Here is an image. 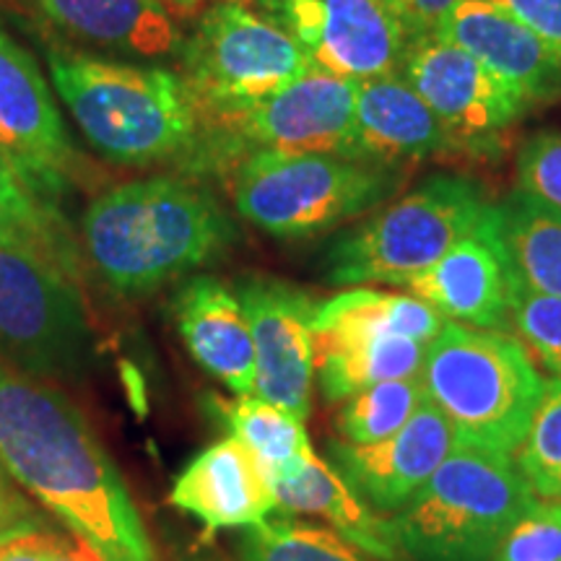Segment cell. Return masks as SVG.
Listing matches in <instances>:
<instances>
[{"mask_svg": "<svg viewBox=\"0 0 561 561\" xmlns=\"http://www.w3.org/2000/svg\"><path fill=\"white\" fill-rule=\"evenodd\" d=\"M0 460L102 561H157L123 473L53 382L0 359Z\"/></svg>", "mask_w": 561, "mask_h": 561, "instance_id": "obj_1", "label": "cell"}, {"mask_svg": "<svg viewBox=\"0 0 561 561\" xmlns=\"http://www.w3.org/2000/svg\"><path fill=\"white\" fill-rule=\"evenodd\" d=\"M314 68L346 81L398 73L411 34L388 0H252Z\"/></svg>", "mask_w": 561, "mask_h": 561, "instance_id": "obj_13", "label": "cell"}, {"mask_svg": "<svg viewBox=\"0 0 561 561\" xmlns=\"http://www.w3.org/2000/svg\"><path fill=\"white\" fill-rule=\"evenodd\" d=\"M170 502L208 533L252 528L278 510L265 468L234 437L195 455L174 481Z\"/></svg>", "mask_w": 561, "mask_h": 561, "instance_id": "obj_20", "label": "cell"}, {"mask_svg": "<svg viewBox=\"0 0 561 561\" xmlns=\"http://www.w3.org/2000/svg\"><path fill=\"white\" fill-rule=\"evenodd\" d=\"M515 462L536 496L561 502V377L543 382L541 401Z\"/></svg>", "mask_w": 561, "mask_h": 561, "instance_id": "obj_29", "label": "cell"}, {"mask_svg": "<svg viewBox=\"0 0 561 561\" xmlns=\"http://www.w3.org/2000/svg\"><path fill=\"white\" fill-rule=\"evenodd\" d=\"M517 193L561 214V130H536L523 140L515 161Z\"/></svg>", "mask_w": 561, "mask_h": 561, "instance_id": "obj_32", "label": "cell"}, {"mask_svg": "<svg viewBox=\"0 0 561 561\" xmlns=\"http://www.w3.org/2000/svg\"><path fill=\"white\" fill-rule=\"evenodd\" d=\"M0 359L45 382H81L91 364L76 278L11 240H0Z\"/></svg>", "mask_w": 561, "mask_h": 561, "instance_id": "obj_10", "label": "cell"}, {"mask_svg": "<svg viewBox=\"0 0 561 561\" xmlns=\"http://www.w3.org/2000/svg\"><path fill=\"white\" fill-rule=\"evenodd\" d=\"M237 549L242 561H369L367 553L335 530L289 517L244 528Z\"/></svg>", "mask_w": 561, "mask_h": 561, "instance_id": "obj_28", "label": "cell"}, {"mask_svg": "<svg viewBox=\"0 0 561 561\" xmlns=\"http://www.w3.org/2000/svg\"><path fill=\"white\" fill-rule=\"evenodd\" d=\"M356 83L310 68L234 115L203 123L198 157L237 164L257 151L341 153L354 159Z\"/></svg>", "mask_w": 561, "mask_h": 561, "instance_id": "obj_11", "label": "cell"}, {"mask_svg": "<svg viewBox=\"0 0 561 561\" xmlns=\"http://www.w3.org/2000/svg\"><path fill=\"white\" fill-rule=\"evenodd\" d=\"M0 149L47 201L79 170L66 123L37 60L0 30Z\"/></svg>", "mask_w": 561, "mask_h": 561, "instance_id": "obj_15", "label": "cell"}, {"mask_svg": "<svg viewBox=\"0 0 561 561\" xmlns=\"http://www.w3.org/2000/svg\"><path fill=\"white\" fill-rule=\"evenodd\" d=\"M520 21L553 55L561 58V0H489Z\"/></svg>", "mask_w": 561, "mask_h": 561, "instance_id": "obj_34", "label": "cell"}, {"mask_svg": "<svg viewBox=\"0 0 561 561\" xmlns=\"http://www.w3.org/2000/svg\"><path fill=\"white\" fill-rule=\"evenodd\" d=\"M174 19H195L210 5L219 3H252V0H159Z\"/></svg>", "mask_w": 561, "mask_h": 561, "instance_id": "obj_37", "label": "cell"}, {"mask_svg": "<svg viewBox=\"0 0 561 561\" xmlns=\"http://www.w3.org/2000/svg\"><path fill=\"white\" fill-rule=\"evenodd\" d=\"M494 219L496 203L481 182L432 174L343 231L328 250L325 278L335 286H401Z\"/></svg>", "mask_w": 561, "mask_h": 561, "instance_id": "obj_5", "label": "cell"}, {"mask_svg": "<svg viewBox=\"0 0 561 561\" xmlns=\"http://www.w3.org/2000/svg\"><path fill=\"white\" fill-rule=\"evenodd\" d=\"M390 9L398 13L401 24L411 37L419 34L437 32L439 21L445 19V13L453 9L460 0H388Z\"/></svg>", "mask_w": 561, "mask_h": 561, "instance_id": "obj_36", "label": "cell"}, {"mask_svg": "<svg viewBox=\"0 0 561 561\" xmlns=\"http://www.w3.org/2000/svg\"><path fill=\"white\" fill-rule=\"evenodd\" d=\"M419 377L460 445L510 458L520 450L546 382L515 335L455 320L426 346Z\"/></svg>", "mask_w": 561, "mask_h": 561, "instance_id": "obj_4", "label": "cell"}, {"mask_svg": "<svg viewBox=\"0 0 561 561\" xmlns=\"http://www.w3.org/2000/svg\"><path fill=\"white\" fill-rule=\"evenodd\" d=\"M255 343V396L305 421L312 409L314 301L299 286L244 276L234 286Z\"/></svg>", "mask_w": 561, "mask_h": 561, "instance_id": "obj_14", "label": "cell"}, {"mask_svg": "<svg viewBox=\"0 0 561 561\" xmlns=\"http://www.w3.org/2000/svg\"><path fill=\"white\" fill-rule=\"evenodd\" d=\"M182 343L195 362L237 396H255V343L240 297L214 276H193L172 299Z\"/></svg>", "mask_w": 561, "mask_h": 561, "instance_id": "obj_21", "label": "cell"}, {"mask_svg": "<svg viewBox=\"0 0 561 561\" xmlns=\"http://www.w3.org/2000/svg\"><path fill=\"white\" fill-rule=\"evenodd\" d=\"M0 240L26 244L79 280V250L70 240L62 216L55 210V203L34 191L16 161L3 149H0Z\"/></svg>", "mask_w": 561, "mask_h": 561, "instance_id": "obj_25", "label": "cell"}, {"mask_svg": "<svg viewBox=\"0 0 561 561\" xmlns=\"http://www.w3.org/2000/svg\"><path fill=\"white\" fill-rule=\"evenodd\" d=\"M489 561H561V502H533Z\"/></svg>", "mask_w": 561, "mask_h": 561, "instance_id": "obj_31", "label": "cell"}, {"mask_svg": "<svg viewBox=\"0 0 561 561\" xmlns=\"http://www.w3.org/2000/svg\"><path fill=\"white\" fill-rule=\"evenodd\" d=\"M45 58L70 117L104 159L128 167L198 159L203 117L180 73L70 47H50Z\"/></svg>", "mask_w": 561, "mask_h": 561, "instance_id": "obj_3", "label": "cell"}, {"mask_svg": "<svg viewBox=\"0 0 561 561\" xmlns=\"http://www.w3.org/2000/svg\"><path fill=\"white\" fill-rule=\"evenodd\" d=\"M536 500L510 455L458 445L392 512V536L409 561H489Z\"/></svg>", "mask_w": 561, "mask_h": 561, "instance_id": "obj_7", "label": "cell"}, {"mask_svg": "<svg viewBox=\"0 0 561 561\" xmlns=\"http://www.w3.org/2000/svg\"><path fill=\"white\" fill-rule=\"evenodd\" d=\"M447 157L458 149L401 70L356 83L354 159L409 170Z\"/></svg>", "mask_w": 561, "mask_h": 561, "instance_id": "obj_19", "label": "cell"}, {"mask_svg": "<svg viewBox=\"0 0 561 561\" xmlns=\"http://www.w3.org/2000/svg\"><path fill=\"white\" fill-rule=\"evenodd\" d=\"M237 240L208 187L178 174L123 182L89 203L83 257L121 297H146L214 263Z\"/></svg>", "mask_w": 561, "mask_h": 561, "instance_id": "obj_2", "label": "cell"}, {"mask_svg": "<svg viewBox=\"0 0 561 561\" xmlns=\"http://www.w3.org/2000/svg\"><path fill=\"white\" fill-rule=\"evenodd\" d=\"M191 21L178 60L203 123L248 110L312 68L297 42L248 3L210 5Z\"/></svg>", "mask_w": 561, "mask_h": 561, "instance_id": "obj_9", "label": "cell"}, {"mask_svg": "<svg viewBox=\"0 0 561 561\" xmlns=\"http://www.w3.org/2000/svg\"><path fill=\"white\" fill-rule=\"evenodd\" d=\"M0 561H102L87 543L45 530L16 533L0 541Z\"/></svg>", "mask_w": 561, "mask_h": 561, "instance_id": "obj_33", "label": "cell"}, {"mask_svg": "<svg viewBox=\"0 0 561 561\" xmlns=\"http://www.w3.org/2000/svg\"><path fill=\"white\" fill-rule=\"evenodd\" d=\"M405 178V170L341 153L257 151L231 167V201L276 240H312L396 198Z\"/></svg>", "mask_w": 561, "mask_h": 561, "instance_id": "obj_6", "label": "cell"}, {"mask_svg": "<svg viewBox=\"0 0 561 561\" xmlns=\"http://www.w3.org/2000/svg\"><path fill=\"white\" fill-rule=\"evenodd\" d=\"M30 530H42L39 515L34 512L32 504L19 494V489L13 486L9 468L0 460V541L16 536V533Z\"/></svg>", "mask_w": 561, "mask_h": 561, "instance_id": "obj_35", "label": "cell"}, {"mask_svg": "<svg viewBox=\"0 0 561 561\" xmlns=\"http://www.w3.org/2000/svg\"><path fill=\"white\" fill-rule=\"evenodd\" d=\"M460 442L453 426L426 401L409 424L375 445L333 442L335 471L377 512H396L432 479Z\"/></svg>", "mask_w": 561, "mask_h": 561, "instance_id": "obj_17", "label": "cell"}, {"mask_svg": "<svg viewBox=\"0 0 561 561\" xmlns=\"http://www.w3.org/2000/svg\"><path fill=\"white\" fill-rule=\"evenodd\" d=\"M68 39L136 58H178L182 32L159 0H24Z\"/></svg>", "mask_w": 561, "mask_h": 561, "instance_id": "obj_22", "label": "cell"}, {"mask_svg": "<svg viewBox=\"0 0 561 561\" xmlns=\"http://www.w3.org/2000/svg\"><path fill=\"white\" fill-rule=\"evenodd\" d=\"M517 286L520 284L500 237L496 206L494 221L460 240L426 271L405 278L398 289L426 301L447 320L510 333Z\"/></svg>", "mask_w": 561, "mask_h": 561, "instance_id": "obj_16", "label": "cell"}, {"mask_svg": "<svg viewBox=\"0 0 561 561\" xmlns=\"http://www.w3.org/2000/svg\"><path fill=\"white\" fill-rule=\"evenodd\" d=\"M445 322L447 318L409 291L351 286L318 301L312 339L322 398L341 403L377 382L419 377L426 346Z\"/></svg>", "mask_w": 561, "mask_h": 561, "instance_id": "obj_8", "label": "cell"}, {"mask_svg": "<svg viewBox=\"0 0 561 561\" xmlns=\"http://www.w3.org/2000/svg\"><path fill=\"white\" fill-rule=\"evenodd\" d=\"M437 32L471 53L483 68L520 94L528 107L561 100V58L507 11L489 0H460Z\"/></svg>", "mask_w": 561, "mask_h": 561, "instance_id": "obj_18", "label": "cell"}, {"mask_svg": "<svg viewBox=\"0 0 561 561\" xmlns=\"http://www.w3.org/2000/svg\"><path fill=\"white\" fill-rule=\"evenodd\" d=\"M214 411L265 468L268 479L291 471L312 453L305 421L257 396H237L234 401L210 398Z\"/></svg>", "mask_w": 561, "mask_h": 561, "instance_id": "obj_26", "label": "cell"}, {"mask_svg": "<svg viewBox=\"0 0 561 561\" xmlns=\"http://www.w3.org/2000/svg\"><path fill=\"white\" fill-rule=\"evenodd\" d=\"M271 486L280 510L322 517L341 538L354 543L369 559L409 561L392 536L390 517L377 515L335 471V466H328L314 450L291 471L271 479Z\"/></svg>", "mask_w": 561, "mask_h": 561, "instance_id": "obj_23", "label": "cell"}, {"mask_svg": "<svg viewBox=\"0 0 561 561\" xmlns=\"http://www.w3.org/2000/svg\"><path fill=\"white\" fill-rule=\"evenodd\" d=\"M510 333H515L543 369L561 377V297H546L517 286Z\"/></svg>", "mask_w": 561, "mask_h": 561, "instance_id": "obj_30", "label": "cell"}, {"mask_svg": "<svg viewBox=\"0 0 561 561\" xmlns=\"http://www.w3.org/2000/svg\"><path fill=\"white\" fill-rule=\"evenodd\" d=\"M401 73L430 104L458 157L494 159L528 102L439 32L411 37Z\"/></svg>", "mask_w": 561, "mask_h": 561, "instance_id": "obj_12", "label": "cell"}, {"mask_svg": "<svg viewBox=\"0 0 561 561\" xmlns=\"http://www.w3.org/2000/svg\"><path fill=\"white\" fill-rule=\"evenodd\" d=\"M185 561H224L221 557H216V553H201V557H191Z\"/></svg>", "mask_w": 561, "mask_h": 561, "instance_id": "obj_38", "label": "cell"}, {"mask_svg": "<svg viewBox=\"0 0 561 561\" xmlns=\"http://www.w3.org/2000/svg\"><path fill=\"white\" fill-rule=\"evenodd\" d=\"M424 403L421 377L377 382L343 401L339 432L348 445H375L401 432Z\"/></svg>", "mask_w": 561, "mask_h": 561, "instance_id": "obj_27", "label": "cell"}, {"mask_svg": "<svg viewBox=\"0 0 561 561\" xmlns=\"http://www.w3.org/2000/svg\"><path fill=\"white\" fill-rule=\"evenodd\" d=\"M500 206V237L523 289L561 297V214L523 193Z\"/></svg>", "mask_w": 561, "mask_h": 561, "instance_id": "obj_24", "label": "cell"}]
</instances>
